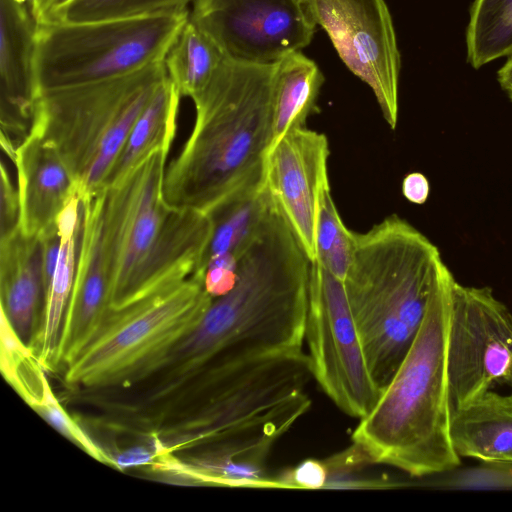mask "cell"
Returning <instances> with one entry per match:
<instances>
[{
  "mask_svg": "<svg viewBox=\"0 0 512 512\" xmlns=\"http://www.w3.org/2000/svg\"><path fill=\"white\" fill-rule=\"evenodd\" d=\"M305 340L312 376L322 390L345 414L366 416L381 390L369 371L343 281L316 260L311 263Z\"/></svg>",
  "mask_w": 512,
  "mask_h": 512,
  "instance_id": "cell-10",
  "label": "cell"
},
{
  "mask_svg": "<svg viewBox=\"0 0 512 512\" xmlns=\"http://www.w3.org/2000/svg\"><path fill=\"white\" fill-rule=\"evenodd\" d=\"M447 372L454 408L494 385L512 386V314L491 288L455 281Z\"/></svg>",
  "mask_w": 512,
  "mask_h": 512,
  "instance_id": "cell-11",
  "label": "cell"
},
{
  "mask_svg": "<svg viewBox=\"0 0 512 512\" xmlns=\"http://www.w3.org/2000/svg\"><path fill=\"white\" fill-rule=\"evenodd\" d=\"M81 198L83 216L77 265L58 348L59 367L64 369L92 339L109 309L102 249L103 189Z\"/></svg>",
  "mask_w": 512,
  "mask_h": 512,
  "instance_id": "cell-16",
  "label": "cell"
},
{
  "mask_svg": "<svg viewBox=\"0 0 512 512\" xmlns=\"http://www.w3.org/2000/svg\"><path fill=\"white\" fill-rule=\"evenodd\" d=\"M43 242L19 228L0 239L1 313L30 347L45 305Z\"/></svg>",
  "mask_w": 512,
  "mask_h": 512,
  "instance_id": "cell-18",
  "label": "cell"
},
{
  "mask_svg": "<svg viewBox=\"0 0 512 512\" xmlns=\"http://www.w3.org/2000/svg\"><path fill=\"white\" fill-rule=\"evenodd\" d=\"M271 208L272 203L263 186L262 173L210 210L207 215L212 222V235L195 272L210 259L222 255L240 259Z\"/></svg>",
  "mask_w": 512,
  "mask_h": 512,
  "instance_id": "cell-21",
  "label": "cell"
},
{
  "mask_svg": "<svg viewBox=\"0 0 512 512\" xmlns=\"http://www.w3.org/2000/svg\"><path fill=\"white\" fill-rule=\"evenodd\" d=\"M16 1H18V2H20L22 4H26V5H28L30 7L31 0H16Z\"/></svg>",
  "mask_w": 512,
  "mask_h": 512,
  "instance_id": "cell-36",
  "label": "cell"
},
{
  "mask_svg": "<svg viewBox=\"0 0 512 512\" xmlns=\"http://www.w3.org/2000/svg\"><path fill=\"white\" fill-rule=\"evenodd\" d=\"M444 480L448 487L512 488V461L484 462Z\"/></svg>",
  "mask_w": 512,
  "mask_h": 512,
  "instance_id": "cell-29",
  "label": "cell"
},
{
  "mask_svg": "<svg viewBox=\"0 0 512 512\" xmlns=\"http://www.w3.org/2000/svg\"><path fill=\"white\" fill-rule=\"evenodd\" d=\"M274 71L275 64L225 57L191 98L194 126L165 171L168 205L207 214L263 173L272 142Z\"/></svg>",
  "mask_w": 512,
  "mask_h": 512,
  "instance_id": "cell-3",
  "label": "cell"
},
{
  "mask_svg": "<svg viewBox=\"0 0 512 512\" xmlns=\"http://www.w3.org/2000/svg\"><path fill=\"white\" fill-rule=\"evenodd\" d=\"M82 216V198L76 189L57 219L60 234L58 261L51 284L46 292L42 320L30 345L46 372H56L60 368L58 348L74 283Z\"/></svg>",
  "mask_w": 512,
  "mask_h": 512,
  "instance_id": "cell-19",
  "label": "cell"
},
{
  "mask_svg": "<svg viewBox=\"0 0 512 512\" xmlns=\"http://www.w3.org/2000/svg\"><path fill=\"white\" fill-rule=\"evenodd\" d=\"M11 161L17 172L20 229L42 238L58 229L57 219L77 189L75 182L57 151L33 131Z\"/></svg>",
  "mask_w": 512,
  "mask_h": 512,
  "instance_id": "cell-17",
  "label": "cell"
},
{
  "mask_svg": "<svg viewBox=\"0 0 512 512\" xmlns=\"http://www.w3.org/2000/svg\"><path fill=\"white\" fill-rule=\"evenodd\" d=\"M111 457L113 459L112 466L125 470L133 467H149L157 459L158 454L152 445L145 443L111 454Z\"/></svg>",
  "mask_w": 512,
  "mask_h": 512,
  "instance_id": "cell-32",
  "label": "cell"
},
{
  "mask_svg": "<svg viewBox=\"0 0 512 512\" xmlns=\"http://www.w3.org/2000/svg\"><path fill=\"white\" fill-rule=\"evenodd\" d=\"M328 475L325 461L307 459L278 478L284 489H321L326 488Z\"/></svg>",
  "mask_w": 512,
  "mask_h": 512,
  "instance_id": "cell-31",
  "label": "cell"
},
{
  "mask_svg": "<svg viewBox=\"0 0 512 512\" xmlns=\"http://www.w3.org/2000/svg\"><path fill=\"white\" fill-rule=\"evenodd\" d=\"M37 26L28 5L0 0L1 146L10 160L32 130L40 96L35 70Z\"/></svg>",
  "mask_w": 512,
  "mask_h": 512,
  "instance_id": "cell-15",
  "label": "cell"
},
{
  "mask_svg": "<svg viewBox=\"0 0 512 512\" xmlns=\"http://www.w3.org/2000/svg\"><path fill=\"white\" fill-rule=\"evenodd\" d=\"M403 196L413 204H424L430 193V185L427 177L420 172L407 174L401 186Z\"/></svg>",
  "mask_w": 512,
  "mask_h": 512,
  "instance_id": "cell-34",
  "label": "cell"
},
{
  "mask_svg": "<svg viewBox=\"0 0 512 512\" xmlns=\"http://www.w3.org/2000/svg\"><path fill=\"white\" fill-rule=\"evenodd\" d=\"M450 273L439 249L397 215L355 234L343 285L381 392L415 339L436 288Z\"/></svg>",
  "mask_w": 512,
  "mask_h": 512,
  "instance_id": "cell-6",
  "label": "cell"
},
{
  "mask_svg": "<svg viewBox=\"0 0 512 512\" xmlns=\"http://www.w3.org/2000/svg\"><path fill=\"white\" fill-rule=\"evenodd\" d=\"M75 0H31L30 10L37 24L58 22Z\"/></svg>",
  "mask_w": 512,
  "mask_h": 512,
  "instance_id": "cell-33",
  "label": "cell"
},
{
  "mask_svg": "<svg viewBox=\"0 0 512 512\" xmlns=\"http://www.w3.org/2000/svg\"><path fill=\"white\" fill-rule=\"evenodd\" d=\"M311 263L272 206L238 263L234 287L214 298L197 326L150 377L170 390L203 365L303 350Z\"/></svg>",
  "mask_w": 512,
  "mask_h": 512,
  "instance_id": "cell-2",
  "label": "cell"
},
{
  "mask_svg": "<svg viewBox=\"0 0 512 512\" xmlns=\"http://www.w3.org/2000/svg\"><path fill=\"white\" fill-rule=\"evenodd\" d=\"M323 83L319 66L302 51L275 63L271 146L290 130L307 127Z\"/></svg>",
  "mask_w": 512,
  "mask_h": 512,
  "instance_id": "cell-22",
  "label": "cell"
},
{
  "mask_svg": "<svg viewBox=\"0 0 512 512\" xmlns=\"http://www.w3.org/2000/svg\"><path fill=\"white\" fill-rule=\"evenodd\" d=\"M1 371L7 382L31 407L40 398L46 371L32 349L1 313Z\"/></svg>",
  "mask_w": 512,
  "mask_h": 512,
  "instance_id": "cell-26",
  "label": "cell"
},
{
  "mask_svg": "<svg viewBox=\"0 0 512 512\" xmlns=\"http://www.w3.org/2000/svg\"><path fill=\"white\" fill-rule=\"evenodd\" d=\"M167 77L162 61L123 77L40 93L31 131L57 151L81 196L103 189L134 124Z\"/></svg>",
  "mask_w": 512,
  "mask_h": 512,
  "instance_id": "cell-7",
  "label": "cell"
},
{
  "mask_svg": "<svg viewBox=\"0 0 512 512\" xmlns=\"http://www.w3.org/2000/svg\"><path fill=\"white\" fill-rule=\"evenodd\" d=\"M497 80L512 102V54L507 57L505 64L498 70Z\"/></svg>",
  "mask_w": 512,
  "mask_h": 512,
  "instance_id": "cell-35",
  "label": "cell"
},
{
  "mask_svg": "<svg viewBox=\"0 0 512 512\" xmlns=\"http://www.w3.org/2000/svg\"><path fill=\"white\" fill-rule=\"evenodd\" d=\"M189 18L226 57L255 64L301 51L317 25L305 0H194Z\"/></svg>",
  "mask_w": 512,
  "mask_h": 512,
  "instance_id": "cell-12",
  "label": "cell"
},
{
  "mask_svg": "<svg viewBox=\"0 0 512 512\" xmlns=\"http://www.w3.org/2000/svg\"><path fill=\"white\" fill-rule=\"evenodd\" d=\"M467 61L475 69L512 54V0H474L466 29Z\"/></svg>",
  "mask_w": 512,
  "mask_h": 512,
  "instance_id": "cell-25",
  "label": "cell"
},
{
  "mask_svg": "<svg viewBox=\"0 0 512 512\" xmlns=\"http://www.w3.org/2000/svg\"><path fill=\"white\" fill-rule=\"evenodd\" d=\"M347 68L373 91L394 130L398 122L401 55L384 0H305Z\"/></svg>",
  "mask_w": 512,
  "mask_h": 512,
  "instance_id": "cell-13",
  "label": "cell"
},
{
  "mask_svg": "<svg viewBox=\"0 0 512 512\" xmlns=\"http://www.w3.org/2000/svg\"><path fill=\"white\" fill-rule=\"evenodd\" d=\"M450 438L459 457L512 461V393L488 390L454 408Z\"/></svg>",
  "mask_w": 512,
  "mask_h": 512,
  "instance_id": "cell-20",
  "label": "cell"
},
{
  "mask_svg": "<svg viewBox=\"0 0 512 512\" xmlns=\"http://www.w3.org/2000/svg\"><path fill=\"white\" fill-rule=\"evenodd\" d=\"M31 408L45 419L61 435L80 447L99 462L113 465L111 455L99 446L88 432L66 411L54 394L48 378L45 379L42 394Z\"/></svg>",
  "mask_w": 512,
  "mask_h": 512,
  "instance_id": "cell-28",
  "label": "cell"
},
{
  "mask_svg": "<svg viewBox=\"0 0 512 512\" xmlns=\"http://www.w3.org/2000/svg\"><path fill=\"white\" fill-rule=\"evenodd\" d=\"M213 298L203 278L187 279L121 309H108L98 331L65 368L78 391L129 389L150 378L200 322Z\"/></svg>",
  "mask_w": 512,
  "mask_h": 512,
  "instance_id": "cell-8",
  "label": "cell"
},
{
  "mask_svg": "<svg viewBox=\"0 0 512 512\" xmlns=\"http://www.w3.org/2000/svg\"><path fill=\"white\" fill-rule=\"evenodd\" d=\"M0 180V239L20 228V199L18 187L11 178L8 167L1 162Z\"/></svg>",
  "mask_w": 512,
  "mask_h": 512,
  "instance_id": "cell-30",
  "label": "cell"
},
{
  "mask_svg": "<svg viewBox=\"0 0 512 512\" xmlns=\"http://www.w3.org/2000/svg\"><path fill=\"white\" fill-rule=\"evenodd\" d=\"M168 155L163 149L152 152L119 183L103 188L102 249L110 309L184 281L208 247L209 216L164 200Z\"/></svg>",
  "mask_w": 512,
  "mask_h": 512,
  "instance_id": "cell-4",
  "label": "cell"
},
{
  "mask_svg": "<svg viewBox=\"0 0 512 512\" xmlns=\"http://www.w3.org/2000/svg\"><path fill=\"white\" fill-rule=\"evenodd\" d=\"M194 0H75L58 22L138 18L188 10Z\"/></svg>",
  "mask_w": 512,
  "mask_h": 512,
  "instance_id": "cell-27",
  "label": "cell"
},
{
  "mask_svg": "<svg viewBox=\"0 0 512 512\" xmlns=\"http://www.w3.org/2000/svg\"><path fill=\"white\" fill-rule=\"evenodd\" d=\"M329 154L326 135L303 127L283 135L263 161L264 189L311 261L321 203L330 190Z\"/></svg>",
  "mask_w": 512,
  "mask_h": 512,
  "instance_id": "cell-14",
  "label": "cell"
},
{
  "mask_svg": "<svg viewBox=\"0 0 512 512\" xmlns=\"http://www.w3.org/2000/svg\"><path fill=\"white\" fill-rule=\"evenodd\" d=\"M189 10L138 18L37 24L39 92L111 80L164 61Z\"/></svg>",
  "mask_w": 512,
  "mask_h": 512,
  "instance_id": "cell-9",
  "label": "cell"
},
{
  "mask_svg": "<svg viewBox=\"0 0 512 512\" xmlns=\"http://www.w3.org/2000/svg\"><path fill=\"white\" fill-rule=\"evenodd\" d=\"M303 350L210 362L163 395L142 431L160 455L214 449L263 461L310 408Z\"/></svg>",
  "mask_w": 512,
  "mask_h": 512,
  "instance_id": "cell-1",
  "label": "cell"
},
{
  "mask_svg": "<svg viewBox=\"0 0 512 512\" xmlns=\"http://www.w3.org/2000/svg\"><path fill=\"white\" fill-rule=\"evenodd\" d=\"M225 57L189 18L169 47L164 65L181 97L192 98L207 85Z\"/></svg>",
  "mask_w": 512,
  "mask_h": 512,
  "instance_id": "cell-24",
  "label": "cell"
},
{
  "mask_svg": "<svg viewBox=\"0 0 512 512\" xmlns=\"http://www.w3.org/2000/svg\"><path fill=\"white\" fill-rule=\"evenodd\" d=\"M455 281L450 273L438 285L405 357L352 433V443L372 463L412 477L450 472L460 464L450 438L454 407L447 372Z\"/></svg>",
  "mask_w": 512,
  "mask_h": 512,
  "instance_id": "cell-5",
  "label": "cell"
},
{
  "mask_svg": "<svg viewBox=\"0 0 512 512\" xmlns=\"http://www.w3.org/2000/svg\"><path fill=\"white\" fill-rule=\"evenodd\" d=\"M181 95L167 77L134 124L103 188L119 183L152 152H170L177 131Z\"/></svg>",
  "mask_w": 512,
  "mask_h": 512,
  "instance_id": "cell-23",
  "label": "cell"
}]
</instances>
